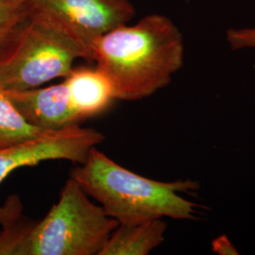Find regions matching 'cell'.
<instances>
[{
    "instance_id": "3",
    "label": "cell",
    "mask_w": 255,
    "mask_h": 255,
    "mask_svg": "<svg viewBox=\"0 0 255 255\" xmlns=\"http://www.w3.org/2000/svg\"><path fill=\"white\" fill-rule=\"evenodd\" d=\"M118 225L70 178L41 221L3 229L0 255H99Z\"/></svg>"
},
{
    "instance_id": "1",
    "label": "cell",
    "mask_w": 255,
    "mask_h": 255,
    "mask_svg": "<svg viewBox=\"0 0 255 255\" xmlns=\"http://www.w3.org/2000/svg\"><path fill=\"white\" fill-rule=\"evenodd\" d=\"M92 58L112 82L117 101H140L167 86L182 68L183 37L168 17L150 14L100 37Z\"/></svg>"
},
{
    "instance_id": "11",
    "label": "cell",
    "mask_w": 255,
    "mask_h": 255,
    "mask_svg": "<svg viewBox=\"0 0 255 255\" xmlns=\"http://www.w3.org/2000/svg\"><path fill=\"white\" fill-rule=\"evenodd\" d=\"M31 0H0V46L27 17Z\"/></svg>"
},
{
    "instance_id": "4",
    "label": "cell",
    "mask_w": 255,
    "mask_h": 255,
    "mask_svg": "<svg viewBox=\"0 0 255 255\" xmlns=\"http://www.w3.org/2000/svg\"><path fill=\"white\" fill-rule=\"evenodd\" d=\"M78 59L91 62L76 39L31 5L27 17L0 46V82L9 91L40 87L64 79Z\"/></svg>"
},
{
    "instance_id": "12",
    "label": "cell",
    "mask_w": 255,
    "mask_h": 255,
    "mask_svg": "<svg viewBox=\"0 0 255 255\" xmlns=\"http://www.w3.org/2000/svg\"><path fill=\"white\" fill-rule=\"evenodd\" d=\"M226 40L233 50L255 48V27L231 28L226 33Z\"/></svg>"
},
{
    "instance_id": "13",
    "label": "cell",
    "mask_w": 255,
    "mask_h": 255,
    "mask_svg": "<svg viewBox=\"0 0 255 255\" xmlns=\"http://www.w3.org/2000/svg\"><path fill=\"white\" fill-rule=\"evenodd\" d=\"M213 253L219 255H239L236 246L232 243L227 236H219L216 237L211 244Z\"/></svg>"
},
{
    "instance_id": "6",
    "label": "cell",
    "mask_w": 255,
    "mask_h": 255,
    "mask_svg": "<svg viewBox=\"0 0 255 255\" xmlns=\"http://www.w3.org/2000/svg\"><path fill=\"white\" fill-rule=\"evenodd\" d=\"M31 5L76 39L91 62L93 44L135 14L129 0H31Z\"/></svg>"
},
{
    "instance_id": "8",
    "label": "cell",
    "mask_w": 255,
    "mask_h": 255,
    "mask_svg": "<svg viewBox=\"0 0 255 255\" xmlns=\"http://www.w3.org/2000/svg\"><path fill=\"white\" fill-rule=\"evenodd\" d=\"M71 105L82 121L99 117L117 101L112 82L99 67H73L64 78Z\"/></svg>"
},
{
    "instance_id": "5",
    "label": "cell",
    "mask_w": 255,
    "mask_h": 255,
    "mask_svg": "<svg viewBox=\"0 0 255 255\" xmlns=\"http://www.w3.org/2000/svg\"><path fill=\"white\" fill-rule=\"evenodd\" d=\"M105 136L92 128L81 124L44 131L37 136L12 146L0 148V183L12 171L51 160H66L82 164L93 147L101 144ZM22 204L17 197L9 198L0 205V226L12 227L18 222Z\"/></svg>"
},
{
    "instance_id": "9",
    "label": "cell",
    "mask_w": 255,
    "mask_h": 255,
    "mask_svg": "<svg viewBox=\"0 0 255 255\" xmlns=\"http://www.w3.org/2000/svg\"><path fill=\"white\" fill-rule=\"evenodd\" d=\"M167 224L163 218L119 223L99 255H147L163 244Z\"/></svg>"
},
{
    "instance_id": "2",
    "label": "cell",
    "mask_w": 255,
    "mask_h": 255,
    "mask_svg": "<svg viewBox=\"0 0 255 255\" xmlns=\"http://www.w3.org/2000/svg\"><path fill=\"white\" fill-rule=\"evenodd\" d=\"M71 178L119 223L160 218L189 220L196 218L200 207L180 195L198 190L199 182L148 179L117 164L97 147L74 169Z\"/></svg>"
},
{
    "instance_id": "10",
    "label": "cell",
    "mask_w": 255,
    "mask_h": 255,
    "mask_svg": "<svg viewBox=\"0 0 255 255\" xmlns=\"http://www.w3.org/2000/svg\"><path fill=\"white\" fill-rule=\"evenodd\" d=\"M44 132L28 124L0 82V148L12 146Z\"/></svg>"
},
{
    "instance_id": "7",
    "label": "cell",
    "mask_w": 255,
    "mask_h": 255,
    "mask_svg": "<svg viewBox=\"0 0 255 255\" xmlns=\"http://www.w3.org/2000/svg\"><path fill=\"white\" fill-rule=\"evenodd\" d=\"M8 93L21 116L40 130H56L82 122L71 105L64 82Z\"/></svg>"
}]
</instances>
